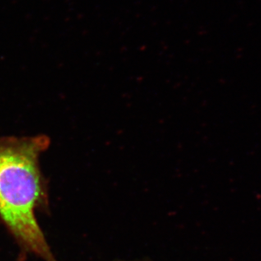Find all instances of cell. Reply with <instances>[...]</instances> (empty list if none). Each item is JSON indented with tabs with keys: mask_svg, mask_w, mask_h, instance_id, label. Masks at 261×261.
<instances>
[{
	"mask_svg": "<svg viewBox=\"0 0 261 261\" xmlns=\"http://www.w3.org/2000/svg\"><path fill=\"white\" fill-rule=\"evenodd\" d=\"M48 136L0 138V217L21 246L45 261H56L36 217L48 199L39 157Z\"/></svg>",
	"mask_w": 261,
	"mask_h": 261,
	"instance_id": "1",
	"label": "cell"
}]
</instances>
